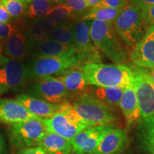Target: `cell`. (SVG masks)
I'll list each match as a JSON object with an SVG mask.
<instances>
[{
	"label": "cell",
	"instance_id": "obj_11",
	"mask_svg": "<svg viewBox=\"0 0 154 154\" xmlns=\"http://www.w3.org/2000/svg\"><path fill=\"white\" fill-rule=\"evenodd\" d=\"M27 94L54 104L66 103L70 96L63 83L52 76L36 79L29 87Z\"/></svg>",
	"mask_w": 154,
	"mask_h": 154
},
{
	"label": "cell",
	"instance_id": "obj_23",
	"mask_svg": "<svg viewBox=\"0 0 154 154\" xmlns=\"http://www.w3.org/2000/svg\"><path fill=\"white\" fill-rule=\"evenodd\" d=\"M136 131L144 151L147 154H154V116L142 119Z\"/></svg>",
	"mask_w": 154,
	"mask_h": 154
},
{
	"label": "cell",
	"instance_id": "obj_2",
	"mask_svg": "<svg viewBox=\"0 0 154 154\" xmlns=\"http://www.w3.org/2000/svg\"><path fill=\"white\" fill-rule=\"evenodd\" d=\"M90 36L96 48L114 63L125 64L128 62L130 56L126 44L122 43L113 22H90Z\"/></svg>",
	"mask_w": 154,
	"mask_h": 154
},
{
	"label": "cell",
	"instance_id": "obj_14",
	"mask_svg": "<svg viewBox=\"0 0 154 154\" xmlns=\"http://www.w3.org/2000/svg\"><path fill=\"white\" fill-rule=\"evenodd\" d=\"M34 118L38 117L31 113L17 100L0 99V123L13 126Z\"/></svg>",
	"mask_w": 154,
	"mask_h": 154
},
{
	"label": "cell",
	"instance_id": "obj_9",
	"mask_svg": "<svg viewBox=\"0 0 154 154\" xmlns=\"http://www.w3.org/2000/svg\"><path fill=\"white\" fill-rule=\"evenodd\" d=\"M29 80L27 65L6 57L0 64V94L18 91Z\"/></svg>",
	"mask_w": 154,
	"mask_h": 154
},
{
	"label": "cell",
	"instance_id": "obj_24",
	"mask_svg": "<svg viewBox=\"0 0 154 154\" xmlns=\"http://www.w3.org/2000/svg\"><path fill=\"white\" fill-rule=\"evenodd\" d=\"M91 94L96 99L110 110L119 106L121 96L125 88L121 87H96Z\"/></svg>",
	"mask_w": 154,
	"mask_h": 154
},
{
	"label": "cell",
	"instance_id": "obj_7",
	"mask_svg": "<svg viewBox=\"0 0 154 154\" xmlns=\"http://www.w3.org/2000/svg\"><path fill=\"white\" fill-rule=\"evenodd\" d=\"M73 66H81L76 55L32 58L27 65L29 79L59 74Z\"/></svg>",
	"mask_w": 154,
	"mask_h": 154
},
{
	"label": "cell",
	"instance_id": "obj_10",
	"mask_svg": "<svg viewBox=\"0 0 154 154\" xmlns=\"http://www.w3.org/2000/svg\"><path fill=\"white\" fill-rule=\"evenodd\" d=\"M74 31L76 55L81 66L86 63H101V53L90 36V22L79 20L74 24Z\"/></svg>",
	"mask_w": 154,
	"mask_h": 154
},
{
	"label": "cell",
	"instance_id": "obj_30",
	"mask_svg": "<svg viewBox=\"0 0 154 154\" xmlns=\"http://www.w3.org/2000/svg\"><path fill=\"white\" fill-rule=\"evenodd\" d=\"M64 4L70 7L76 19H82L91 9L85 0H66Z\"/></svg>",
	"mask_w": 154,
	"mask_h": 154
},
{
	"label": "cell",
	"instance_id": "obj_4",
	"mask_svg": "<svg viewBox=\"0 0 154 154\" xmlns=\"http://www.w3.org/2000/svg\"><path fill=\"white\" fill-rule=\"evenodd\" d=\"M71 104L90 126L112 124L116 120L110 109L88 92L76 96Z\"/></svg>",
	"mask_w": 154,
	"mask_h": 154
},
{
	"label": "cell",
	"instance_id": "obj_20",
	"mask_svg": "<svg viewBox=\"0 0 154 154\" xmlns=\"http://www.w3.org/2000/svg\"><path fill=\"white\" fill-rule=\"evenodd\" d=\"M29 51V47L26 36L22 32H17L4 40L2 53L8 59L21 61L27 56Z\"/></svg>",
	"mask_w": 154,
	"mask_h": 154
},
{
	"label": "cell",
	"instance_id": "obj_35",
	"mask_svg": "<svg viewBox=\"0 0 154 154\" xmlns=\"http://www.w3.org/2000/svg\"><path fill=\"white\" fill-rule=\"evenodd\" d=\"M17 154H47L44 151L43 149L38 146L32 148H25V149H20Z\"/></svg>",
	"mask_w": 154,
	"mask_h": 154
},
{
	"label": "cell",
	"instance_id": "obj_41",
	"mask_svg": "<svg viewBox=\"0 0 154 154\" xmlns=\"http://www.w3.org/2000/svg\"><path fill=\"white\" fill-rule=\"evenodd\" d=\"M150 72H151V76H152V80H153V84H154V69H151V70H150Z\"/></svg>",
	"mask_w": 154,
	"mask_h": 154
},
{
	"label": "cell",
	"instance_id": "obj_6",
	"mask_svg": "<svg viewBox=\"0 0 154 154\" xmlns=\"http://www.w3.org/2000/svg\"><path fill=\"white\" fill-rule=\"evenodd\" d=\"M132 85L142 119L154 116V84L149 69L131 65Z\"/></svg>",
	"mask_w": 154,
	"mask_h": 154
},
{
	"label": "cell",
	"instance_id": "obj_1",
	"mask_svg": "<svg viewBox=\"0 0 154 154\" xmlns=\"http://www.w3.org/2000/svg\"><path fill=\"white\" fill-rule=\"evenodd\" d=\"M88 85L126 88L132 84V72L126 64L90 63L81 66Z\"/></svg>",
	"mask_w": 154,
	"mask_h": 154
},
{
	"label": "cell",
	"instance_id": "obj_36",
	"mask_svg": "<svg viewBox=\"0 0 154 154\" xmlns=\"http://www.w3.org/2000/svg\"><path fill=\"white\" fill-rule=\"evenodd\" d=\"M131 5L137 6L139 8H145L154 5V0H135Z\"/></svg>",
	"mask_w": 154,
	"mask_h": 154
},
{
	"label": "cell",
	"instance_id": "obj_40",
	"mask_svg": "<svg viewBox=\"0 0 154 154\" xmlns=\"http://www.w3.org/2000/svg\"><path fill=\"white\" fill-rule=\"evenodd\" d=\"M6 57L3 55L2 53V44L1 41H0V64L3 63V61L5 60Z\"/></svg>",
	"mask_w": 154,
	"mask_h": 154
},
{
	"label": "cell",
	"instance_id": "obj_18",
	"mask_svg": "<svg viewBox=\"0 0 154 154\" xmlns=\"http://www.w3.org/2000/svg\"><path fill=\"white\" fill-rule=\"evenodd\" d=\"M29 51H32V58L76 55L74 46L64 45L51 38L34 44L30 47Z\"/></svg>",
	"mask_w": 154,
	"mask_h": 154
},
{
	"label": "cell",
	"instance_id": "obj_34",
	"mask_svg": "<svg viewBox=\"0 0 154 154\" xmlns=\"http://www.w3.org/2000/svg\"><path fill=\"white\" fill-rule=\"evenodd\" d=\"M11 17L8 13L5 7L0 0V22L5 23H10L11 22Z\"/></svg>",
	"mask_w": 154,
	"mask_h": 154
},
{
	"label": "cell",
	"instance_id": "obj_26",
	"mask_svg": "<svg viewBox=\"0 0 154 154\" xmlns=\"http://www.w3.org/2000/svg\"><path fill=\"white\" fill-rule=\"evenodd\" d=\"M122 9L107 8L98 5L91 7L81 20L86 22L100 21L105 22H113L117 18Z\"/></svg>",
	"mask_w": 154,
	"mask_h": 154
},
{
	"label": "cell",
	"instance_id": "obj_42",
	"mask_svg": "<svg viewBox=\"0 0 154 154\" xmlns=\"http://www.w3.org/2000/svg\"><path fill=\"white\" fill-rule=\"evenodd\" d=\"M16 1H18V2H19L24 4V5H26V3L27 2L28 0H16Z\"/></svg>",
	"mask_w": 154,
	"mask_h": 154
},
{
	"label": "cell",
	"instance_id": "obj_27",
	"mask_svg": "<svg viewBox=\"0 0 154 154\" xmlns=\"http://www.w3.org/2000/svg\"><path fill=\"white\" fill-rule=\"evenodd\" d=\"M52 7L49 0H28L25 5L24 15L32 19L44 18Z\"/></svg>",
	"mask_w": 154,
	"mask_h": 154
},
{
	"label": "cell",
	"instance_id": "obj_33",
	"mask_svg": "<svg viewBox=\"0 0 154 154\" xmlns=\"http://www.w3.org/2000/svg\"><path fill=\"white\" fill-rule=\"evenodd\" d=\"M141 10L148 26L150 28L151 26H154V5L142 8Z\"/></svg>",
	"mask_w": 154,
	"mask_h": 154
},
{
	"label": "cell",
	"instance_id": "obj_16",
	"mask_svg": "<svg viewBox=\"0 0 154 154\" xmlns=\"http://www.w3.org/2000/svg\"><path fill=\"white\" fill-rule=\"evenodd\" d=\"M15 99L24 105L31 113L41 119H47L53 116L59 112L63 106V103L54 104L28 94H19L16 96Z\"/></svg>",
	"mask_w": 154,
	"mask_h": 154
},
{
	"label": "cell",
	"instance_id": "obj_37",
	"mask_svg": "<svg viewBox=\"0 0 154 154\" xmlns=\"http://www.w3.org/2000/svg\"><path fill=\"white\" fill-rule=\"evenodd\" d=\"M6 153V143L3 134L0 131V154Z\"/></svg>",
	"mask_w": 154,
	"mask_h": 154
},
{
	"label": "cell",
	"instance_id": "obj_32",
	"mask_svg": "<svg viewBox=\"0 0 154 154\" xmlns=\"http://www.w3.org/2000/svg\"><path fill=\"white\" fill-rule=\"evenodd\" d=\"M17 32H18L17 28L11 25V23L0 22V39L5 40Z\"/></svg>",
	"mask_w": 154,
	"mask_h": 154
},
{
	"label": "cell",
	"instance_id": "obj_5",
	"mask_svg": "<svg viewBox=\"0 0 154 154\" xmlns=\"http://www.w3.org/2000/svg\"><path fill=\"white\" fill-rule=\"evenodd\" d=\"M47 131L60 135L72 141L79 133L90 127L74 110L69 102L63 103L62 109L53 116L43 119Z\"/></svg>",
	"mask_w": 154,
	"mask_h": 154
},
{
	"label": "cell",
	"instance_id": "obj_12",
	"mask_svg": "<svg viewBox=\"0 0 154 154\" xmlns=\"http://www.w3.org/2000/svg\"><path fill=\"white\" fill-rule=\"evenodd\" d=\"M114 127L112 124L90 126L79 133L72 140L73 152L76 154H94L106 133Z\"/></svg>",
	"mask_w": 154,
	"mask_h": 154
},
{
	"label": "cell",
	"instance_id": "obj_28",
	"mask_svg": "<svg viewBox=\"0 0 154 154\" xmlns=\"http://www.w3.org/2000/svg\"><path fill=\"white\" fill-rule=\"evenodd\" d=\"M50 38L66 46H74V24L69 23L54 27Z\"/></svg>",
	"mask_w": 154,
	"mask_h": 154
},
{
	"label": "cell",
	"instance_id": "obj_19",
	"mask_svg": "<svg viewBox=\"0 0 154 154\" xmlns=\"http://www.w3.org/2000/svg\"><path fill=\"white\" fill-rule=\"evenodd\" d=\"M119 107L128 126H131L140 119H142L141 113L132 84L124 89Z\"/></svg>",
	"mask_w": 154,
	"mask_h": 154
},
{
	"label": "cell",
	"instance_id": "obj_22",
	"mask_svg": "<svg viewBox=\"0 0 154 154\" xmlns=\"http://www.w3.org/2000/svg\"><path fill=\"white\" fill-rule=\"evenodd\" d=\"M53 27L44 18L34 19L25 33L29 47L37 42L50 38Z\"/></svg>",
	"mask_w": 154,
	"mask_h": 154
},
{
	"label": "cell",
	"instance_id": "obj_17",
	"mask_svg": "<svg viewBox=\"0 0 154 154\" xmlns=\"http://www.w3.org/2000/svg\"><path fill=\"white\" fill-rule=\"evenodd\" d=\"M57 78L63 83L69 95L78 96L88 91V84L81 66H73L58 74Z\"/></svg>",
	"mask_w": 154,
	"mask_h": 154
},
{
	"label": "cell",
	"instance_id": "obj_29",
	"mask_svg": "<svg viewBox=\"0 0 154 154\" xmlns=\"http://www.w3.org/2000/svg\"><path fill=\"white\" fill-rule=\"evenodd\" d=\"M11 19H18L24 15L25 5L16 0H1Z\"/></svg>",
	"mask_w": 154,
	"mask_h": 154
},
{
	"label": "cell",
	"instance_id": "obj_21",
	"mask_svg": "<svg viewBox=\"0 0 154 154\" xmlns=\"http://www.w3.org/2000/svg\"><path fill=\"white\" fill-rule=\"evenodd\" d=\"M37 146L47 154H70L73 151L70 140L49 131L46 134Z\"/></svg>",
	"mask_w": 154,
	"mask_h": 154
},
{
	"label": "cell",
	"instance_id": "obj_8",
	"mask_svg": "<svg viewBox=\"0 0 154 154\" xmlns=\"http://www.w3.org/2000/svg\"><path fill=\"white\" fill-rule=\"evenodd\" d=\"M9 132L13 144L22 149L37 146L48 131L43 119L34 118L11 126Z\"/></svg>",
	"mask_w": 154,
	"mask_h": 154
},
{
	"label": "cell",
	"instance_id": "obj_43",
	"mask_svg": "<svg viewBox=\"0 0 154 154\" xmlns=\"http://www.w3.org/2000/svg\"><path fill=\"white\" fill-rule=\"evenodd\" d=\"M127 2H128V5H131L133 3H134V2L135 1V0H126Z\"/></svg>",
	"mask_w": 154,
	"mask_h": 154
},
{
	"label": "cell",
	"instance_id": "obj_31",
	"mask_svg": "<svg viewBox=\"0 0 154 154\" xmlns=\"http://www.w3.org/2000/svg\"><path fill=\"white\" fill-rule=\"evenodd\" d=\"M99 5L107 8L122 9L128 6V4L126 0H101Z\"/></svg>",
	"mask_w": 154,
	"mask_h": 154
},
{
	"label": "cell",
	"instance_id": "obj_25",
	"mask_svg": "<svg viewBox=\"0 0 154 154\" xmlns=\"http://www.w3.org/2000/svg\"><path fill=\"white\" fill-rule=\"evenodd\" d=\"M44 19L53 28L67 23L68 20L76 19L70 7L65 4L54 6Z\"/></svg>",
	"mask_w": 154,
	"mask_h": 154
},
{
	"label": "cell",
	"instance_id": "obj_39",
	"mask_svg": "<svg viewBox=\"0 0 154 154\" xmlns=\"http://www.w3.org/2000/svg\"><path fill=\"white\" fill-rule=\"evenodd\" d=\"M66 1V0H49V2L51 3V5H52L53 6L61 5V4H64Z\"/></svg>",
	"mask_w": 154,
	"mask_h": 154
},
{
	"label": "cell",
	"instance_id": "obj_3",
	"mask_svg": "<svg viewBox=\"0 0 154 154\" xmlns=\"http://www.w3.org/2000/svg\"><path fill=\"white\" fill-rule=\"evenodd\" d=\"M113 23L117 34L129 48H134L149 29L141 9L135 5H128L123 9Z\"/></svg>",
	"mask_w": 154,
	"mask_h": 154
},
{
	"label": "cell",
	"instance_id": "obj_13",
	"mask_svg": "<svg viewBox=\"0 0 154 154\" xmlns=\"http://www.w3.org/2000/svg\"><path fill=\"white\" fill-rule=\"evenodd\" d=\"M130 59L134 66L150 70L154 69V26L149 29L144 37L133 48Z\"/></svg>",
	"mask_w": 154,
	"mask_h": 154
},
{
	"label": "cell",
	"instance_id": "obj_38",
	"mask_svg": "<svg viewBox=\"0 0 154 154\" xmlns=\"http://www.w3.org/2000/svg\"><path fill=\"white\" fill-rule=\"evenodd\" d=\"M85 1L88 4V5L91 8V7H96V6L99 5L101 0H85Z\"/></svg>",
	"mask_w": 154,
	"mask_h": 154
},
{
	"label": "cell",
	"instance_id": "obj_15",
	"mask_svg": "<svg viewBox=\"0 0 154 154\" xmlns=\"http://www.w3.org/2000/svg\"><path fill=\"white\" fill-rule=\"evenodd\" d=\"M128 143L126 131L113 127L101 138L94 154H119L124 151Z\"/></svg>",
	"mask_w": 154,
	"mask_h": 154
}]
</instances>
